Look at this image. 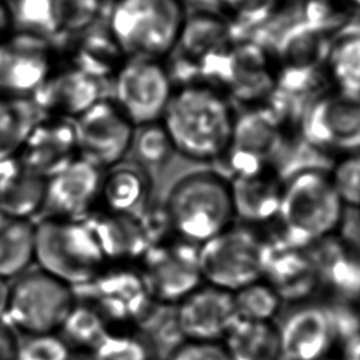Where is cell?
Wrapping results in <instances>:
<instances>
[{
  "instance_id": "33",
  "label": "cell",
  "mask_w": 360,
  "mask_h": 360,
  "mask_svg": "<svg viewBox=\"0 0 360 360\" xmlns=\"http://www.w3.org/2000/svg\"><path fill=\"white\" fill-rule=\"evenodd\" d=\"M54 3L56 0H16V22L34 36L53 34L59 30Z\"/></svg>"
},
{
  "instance_id": "42",
  "label": "cell",
  "mask_w": 360,
  "mask_h": 360,
  "mask_svg": "<svg viewBox=\"0 0 360 360\" xmlns=\"http://www.w3.org/2000/svg\"><path fill=\"white\" fill-rule=\"evenodd\" d=\"M346 360H360V338H354L347 349Z\"/></svg>"
},
{
  "instance_id": "38",
  "label": "cell",
  "mask_w": 360,
  "mask_h": 360,
  "mask_svg": "<svg viewBox=\"0 0 360 360\" xmlns=\"http://www.w3.org/2000/svg\"><path fill=\"white\" fill-rule=\"evenodd\" d=\"M281 0H220V5L243 24H259L277 10Z\"/></svg>"
},
{
  "instance_id": "26",
  "label": "cell",
  "mask_w": 360,
  "mask_h": 360,
  "mask_svg": "<svg viewBox=\"0 0 360 360\" xmlns=\"http://www.w3.org/2000/svg\"><path fill=\"white\" fill-rule=\"evenodd\" d=\"M328 238L310 246L311 251L305 250L316 267L319 277L346 297H359V259L347 252L341 243Z\"/></svg>"
},
{
  "instance_id": "39",
  "label": "cell",
  "mask_w": 360,
  "mask_h": 360,
  "mask_svg": "<svg viewBox=\"0 0 360 360\" xmlns=\"http://www.w3.org/2000/svg\"><path fill=\"white\" fill-rule=\"evenodd\" d=\"M167 360H231L221 342L186 341Z\"/></svg>"
},
{
  "instance_id": "25",
  "label": "cell",
  "mask_w": 360,
  "mask_h": 360,
  "mask_svg": "<svg viewBox=\"0 0 360 360\" xmlns=\"http://www.w3.org/2000/svg\"><path fill=\"white\" fill-rule=\"evenodd\" d=\"M221 343L231 360H282L279 330L273 321L239 319Z\"/></svg>"
},
{
  "instance_id": "23",
  "label": "cell",
  "mask_w": 360,
  "mask_h": 360,
  "mask_svg": "<svg viewBox=\"0 0 360 360\" xmlns=\"http://www.w3.org/2000/svg\"><path fill=\"white\" fill-rule=\"evenodd\" d=\"M47 179L19 160H0V214L29 219L44 210Z\"/></svg>"
},
{
  "instance_id": "10",
  "label": "cell",
  "mask_w": 360,
  "mask_h": 360,
  "mask_svg": "<svg viewBox=\"0 0 360 360\" xmlns=\"http://www.w3.org/2000/svg\"><path fill=\"white\" fill-rule=\"evenodd\" d=\"M79 156L108 170L131 150L136 127L110 100L103 98L73 120Z\"/></svg>"
},
{
  "instance_id": "18",
  "label": "cell",
  "mask_w": 360,
  "mask_h": 360,
  "mask_svg": "<svg viewBox=\"0 0 360 360\" xmlns=\"http://www.w3.org/2000/svg\"><path fill=\"white\" fill-rule=\"evenodd\" d=\"M282 360H321L331 345L333 319L317 305L292 309L278 326Z\"/></svg>"
},
{
  "instance_id": "1",
  "label": "cell",
  "mask_w": 360,
  "mask_h": 360,
  "mask_svg": "<svg viewBox=\"0 0 360 360\" xmlns=\"http://www.w3.org/2000/svg\"><path fill=\"white\" fill-rule=\"evenodd\" d=\"M235 121L228 96L207 83L175 89L160 120L175 153L200 162L224 159Z\"/></svg>"
},
{
  "instance_id": "31",
  "label": "cell",
  "mask_w": 360,
  "mask_h": 360,
  "mask_svg": "<svg viewBox=\"0 0 360 360\" xmlns=\"http://www.w3.org/2000/svg\"><path fill=\"white\" fill-rule=\"evenodd\" d=\"M328 62L341 91L360 94V36L340 41L330 51Z\"/></svg>"
},
{
  "instance_id": "7",
  "label": "cell",
  "mask_w": 360,
  "mask_h": 360,
  "mask_svg": "<svg viewBox=\"0 0 360 360\" xmlns=\"http://www.w3.org/2000/svg\"><path fill=\"white\" fill-rule=\"evenodd\" d=\"M77 302L73 288L41 269L10 282L4 321L20 337L58 333Z\"/></svg>"
},
{
  "instance_id": "45",
  "label": "cell",
  "mask_w": 360,
  "mask_h": 360,
  "mask_svg": "<svg viewBox=\"0 0 360 360\" xmlns=\"http://www.w3.org/2000/svg\"><path fill=\"white\" fill-rule=\"evenodd\" d=\"M1 31H3V29H0V42H1Z\"/></svg>"
},
{
  "instance_id": "36",
  "label": "cell",
  "mask_w": 360,
  "mask_h": 360,
  "mask_svg": "<svg viewBox=\"0 0 360 360\" xmlns=\"http://www.w3.org/2000/svg\"><path fill=\"white\" fill-rule=\"evenodd\" d=\"M331 180L343 203L360 208V154L341 161Z\"/></svg>"
},
{
  "instance_id": "12",
  "label": "cell",
  "mask_w": 360,
  "mask_h": 360,
  "mask_svg": "<svg viewBox=\"0 0 360 360\" xmlns=\"http://www.w3.org/2000/svg\"><path fill=\"white\" fill-rule=\"evenodd\" d=\"M302 133L317 150H360V94L340 91L312 103L302 116Z\"/></svg>"
},
{
  "instance_id": "8",
  "label": "cell",
  "mask_w": 360,
  "mask_h": 360,
  "mask_svg": "<svg viewBox=\"0 0 360 360\" xmlns=\"http://www.w3.org/2000/svg\"><path fill=\"white\" fill-rule=\"evenodd\" d=\"M136 266L155 304L179 305L205 283L200 246L175 236L148 248Z\"/></svg>"
},
{
  "instance_id": "6",
  "label": "cell",
  "mask_w": 360,
  "mask_h": 360,
  "mask_svg": "<svg viewBox=\"0 0 360 360\" xmlns=\"http://www.w3.org/2000/svg\"><path fill=\"white\" fill-rule=\"evenodd\" d=\"M274 240L259 228L233 223L200 246L203 282L235 292L263 279Z\"/></svg>"
},
{
  "instance_id": "19",
  "label": "cell",
  "mask_w": 360,
  "mask_h": 360,
  "mask_svg": "<svg viewBox=\"0 0 360 360\" xmlns=\"http://www.w3.org/2000/svg\"><path fill=\"white\" fill-rule=\"evenodd\" d=\"M77 156L73 120L42 117L30 133L18 158L26 167L49 179Z\"/></svg>"
},
{
  "instance_id": "29",
  "label": "cell",
  "mask_w": 360,
  "mask_h": 360,
  "mask_svg": "<svg viewBox=\"0 0 360 360\" xmlns=\"http://www.w3.org/2000/svg\"><path fill=\"white\" fill-rule=\"evenodd\" d=\"M110 328L108 321L98 307L85 300L77 302L65 317L58 335L74 352L90 353L105 337Z\"/></svg>"
},
{
  "instance_id": "30",
  "label": "cell",
  "mask_w": 360,
  "mask_h": 360,
  "mask_svg": "<svg viewBox=\"0 0 360 360\" xmlns=\"http://www.w3.org/2000/svg\"><path fill=\"white\" fill-rule=\"evenodd\" d=\"M233 295L236 311L243 320L271 322L282 307V297L264 279L241 288Z\"/></svg>"
},
{
  "instance_id": "2",
  "label": "cell",
  "mask_w": 360,
  "mask_h": 360,
  "mask_svg": "<svg viewBox=\"0 0 360 360\" xmlns=\"http://www.w3.org/2000/svg\"><path fill=\"white\" fill-rule=\"evenodd\" d=\"M342 205L331 177L317 169L297 171L283 182L274 220L276 240L287 248L307 250L328 238L340 225Z\"/></svg>"
},
{
  "instance_id": "28",
  "label": "cell",
  "mask_w": 360,
  "mask_h": 360,
  "mask_svg": "<svg viewBox=\"0 0 360 360\" xmlns=\"http://www.w3.org/2000/svg\"><path fill=\"white\" fill-rule=\"evenodd\" d=\"M42 117L31 98L0 95V160L19 155L30 133Z\"/></svg>"
},
{
  "instance_id": "11",
  "label": "cell",
  "mask_w": 360,
  "mask_h": 360,
  "mask_svg": "<svg viewBox=\"0 0 360 360\" xmlns=\"http://www.w3.org/2000/svg\"><path fill=\"white\" fill-rule=\"evenodd\" d=\"M284 122L272 108H252L236 115L234 131L224 159L233 176L273 170V160L282 149Z\"/></svg>"
},
{
  "instance_id": "4",
  "label": "cell",
  "mask_w": 360,
  "mask_h": 360,
  "mask_svg": "<svg viewBox=\"0 0 360 360\" xmlns=\"http://www.w3.org/2000/svg\"><path fill=\"white\" fill-rule=\"evenodd\" d=\"M34 262L74 290L89 285L108 266L85 220L59 218L36 225Z\"/></svg>"
},
{
  "instance_id": "35",
  "label": "cell",
  "mask_w": 360,
  "mask_h": 360,
  "mask_svg": "<svg viewBox=\"0 0 360 360\" xmlns=\"http://www.w3.org/2000/svg\"><path fill=\"white\" fill-rule=\"evenodd\" d=\"M73 354L58 333L20 338L19 360H73Z\"/></svg>"
},
{
  "instance_id": "34",
  "label": "cell",
  "mask_w": 360,
  "mask_h": 360,
  "mask_svg": "<svg viewBox=\"0 0 360 360\" xmlns=\"http://www.w3.org/2000/svg\"><path fill=\"white\" fill-rule=\"evenodd\" d=\"M88 354L90 360H153L149 347L141 338L111 331Z\"/></svg>"
},
{
  "instance_id": "44",
  "label": "cell",
  "mask_w": 360,
  "mask_h": 360,
  "mask_svg": "<svg viewBox=\"0 0 360 360\" xmlns=\"http://www.w3.org/2000/svg\"><path fill=\"white\" fill-rule=\"evenodd\" d=\"M354 3H356V4L360 5V0H353Z\"/></svg>"
},
{
  "instance_id": "17",
  "label": "cell",
  "mask_w": 360,
  "mask_h": 360,
  "mask_svg": "<svg viewBox=\"0 0 360 360\" xmlns=\"http://www.w3.org/2000/svg\"><path fill=\"white\" fill-rule=\"evenodd\" d=\"M100 80L83 70L54 69L47 80L31 96L44 117L75 120L101 100Z\"/></svg>"
},
{
  "instance_id": "22",
  "label": "cell",
  "mask_w": 360,
  "mask_h": 360,
  "mask_svg": "<svg viewBox=\"0 0 360 360\" xmlns=\"http://www.w3.org/2000/svg\"><path fill=\"white\" fill-rule=\"evenodd\" d=\"M263 279L274 288L283 302H299L314 292L320 277L305 250L287 248L274 239Z\"/></svg>"
},
{
  "instance_id": "40",
  "label": "cell",
  "mask_w": 360,
  "mask_h": 360,
  "mask_svg": "<svg viewBox=\"0 0 360 360\" xmlns=\"http://www.w3.org/2000/svg\"><path fill=\"white\" fill-rule=\"evenodd\" d=\"M20 338L4 320L0 321V360H19Z\"/></svg>"
},
{
  "instance_id": "5",
  "label": "cell",
  "mask_w": 360,
  "mask_h": 360,
  "mask_svg": "<svg viewBox=\"0 0 360 360\" xmlns=\"http://www.w3.org/2000/svg\"><path fill=\"white\" fill-rule=\"evenodd\" d=\"M185 26L181 0H116L111 39L128 58L161 59L172 52Z\"/></svg>"
},
{
  "instance_id": "9",
  "label": "cell",
  "mask_w": 360,
  "mask_h": 360,
  "mask_svg": "<svg viewBox=\"0 0 360 360\" xmlns=\"http://www.w3.org/2000/svg\"><path fill=\"white\" fill-rule=\"evenodd\" d=\"M175 91L161 60L128 58L113 74L111 101L136 127L160 122Z\"/></svg>"
},
{
  "instance_id": "24",
  "label": "cell",
  "mask_w": 360,
  "mask_h": 360,
  "mask_svg": "<svg viewBox=\"0 0 360 360\" xmlns=\"http://www.w3.org/2000/svg\"><path fill=\"white\" fill-rule=\"evenodd\" d=\"M151 184L139 164L120 162L103 171L98 210L115 214L139 215L149 207Z\"/></svg>"
},
{
  "instance_id": "13",
  "label": "cell",
  "mask_w": 360,
  "mask_h": 360,
  "mask_svg": "<svg viewBox=\"0 0 360 360\" xmlns=\"http://www.w3.org/2000/svg\"><path fill=\"white\" fill-rule=\"evenodd\" d=\"M103 171L82 156H77L49 176L42 210L46 218H88L98 208Z\"/></svg>"
},
{
  "instance_id": "14",
  "label": "cell",
  "mask_w": 360,
  "mask_h": 360,
  "mask_svg": "<svg viewBox=\"0 0 360 360\" xmlns=\"http://www.w3.org/2000/svg\"><path fill=\"white\" fill-rule=\"evenodd\" d=\"M84 289L89 292L86 300L98 307L108 321H141L155 304L139 268L131 264H108Z\"/></svg>"
},
{
  "instance_id": "32",
  "label": "cell",
  "mask_w": 360,
  "mask_h": 360,
  "mask_svg": "<svg viewBox=\"0 0 360 360\" xmlns=\"http://www.w3.org/2000/svg\"><path fill=\"white\" fill-rule=\"evenodd\" d=\"M131 150L134 151L139 165L156 167L165 164L175 153L170 136L161 122L136 127Z\"/></svg>"
},
{
  "instance_id": "15",
  "label": "cell",
  "mask_w": 360,
  "mask_h": 360,
  "mask_svg": "<svg viewBox=\"0 0 360 360\" xmlns=\"http://www.w3.org/2000/svg\"><path fill=\"white\" fill-rule=\"evenodd\" d=\"M176 307V325L186 341L223 342L240 319L233 292L207 283Z\"/></svg>"
},
{
  "instance_id": "27",
  "label": "cell",
  "mask_w": 360,
  "mask_h": 360,
  "mask_svg": "<svg viewBox=\"0 0 360 360\" xmlns=\"http://www.w3.org/2000/svg\"><path fill=\"white\" fill-rule=\"evenodd\" d=\"M36 225L0 214V278L14 281L34 262Z\"/></svg>"
},
{
  "instance_id": "3",
  "label": "cell",
  "mask_w": 360,
  "mask_h": 360,
  "mask_svg": "<svg viewBox=\"0 0 360 360\" xmlns=\"http://www.w3.org/2000/svg\"><path fill=\"white\" fill-rule=\"evenodd\" d=\"M162 210L172 236L200 246L234 223L229 180L215 171L182 176L166 195Z\"/></svg>"
},
{
  "instance_id": "37",
  "label": "cell",
  "mask_w": 360,
  "mask_h": 360,
  "mask_svg": "<svg viewBox=\"0 0 360 360\" xmlns=\"http://www.w3.org/2000/svg\"><path fill=\"white\" fill-rule=\"evenodd\" d=\"M98 0H56L58 29L78 30L94 19Z\"/></svg>"
},
{
  "instance_id": "41",
  "label": "cell",
  "mask_w": 360,
  "mask_h": 360,
  "mask_svg": "<svg viewBox=\"0 0 360 360\" xmlns=\"http://www.w3.org/2000/svg\"><path fill=\"white\" fill-rule=\"evenodd\" d=\"M10 297V282L0 278V321L4 320Z\"/></svg>"
},
{
  "instance_id": "43",
  "label": "cell",
  "mask_w": 360,
  "mask_h": 360,
  "mask_svg": "<svg viewBox=\"0 0 360 360\" xmlns=\"http://www.w3.org/2000/svg\"><path fill=\"white\" fill-rule=\"evenodd\" d=\"M4 11H3V8L0 6V29H3V27H4Z\"/></svg>"
},
{
  "instance_id": "21",
  "label": "cell",
  "mask_w": 360,
  "mask_h": 360,
  "mask_svg": "<svg viewBox=\"0 0 360 360\" xmlns=\"http://www.w3.org/2000/svg\"><path fill=\"white\" fill-rule=\"evenodd\" d=\"M229 184L235 218L240 223L256 228L274 223L283 191V182L274 170L235 175Z\"/></svg>"
},
{
  "instance_id": "20",
  "label": "cell",
  "mask_w": 360,
  "mask_h": 360,
  "mask_svg": "<svg viewBox=\"0 0 360 360\" xmlns=\"http://www.w3.org/2000/svg\"><path fill=\"white\" fill-rule=\"evenodd\" d=\"M108 264L138 263L154 245L139 215L115 214L96 210L85 218Z\"/></svg>"
},
{
  "instance_id": "16",
  "label": "cell",
  "mask_w": 360,
  "mask_h": 360,
  "mask_svg": "<svg viewBox=\"0 0 360 360\" xmlns=\"http://www.w3.org/2000/svg\"><path fill=\"white\" fill-rule=\"evenodd\" d=\"M53 70L52 56L37 39L0 42V95L31 98Z\"/></svg>"
}]
</instances>
